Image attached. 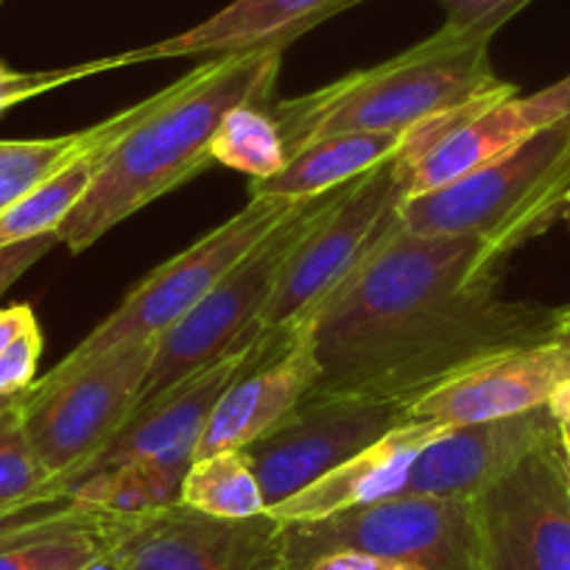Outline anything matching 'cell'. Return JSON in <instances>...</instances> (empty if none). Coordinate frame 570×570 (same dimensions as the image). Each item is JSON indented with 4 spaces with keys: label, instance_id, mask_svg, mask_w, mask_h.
I'll list each match as a JSON object with an SVG mask.
<instances>
[{
    "label": "cell",
    "instance_id": "6da1fadb",
    "mask_svg": "<svg viewBox=\"0 0 570 570\" xmlns=\"http://www.w3.org/2000/svg\"><path fill=\"white\" fill-rule=\"evenodd\" d=\"M279 48L213 57L157 92V104L115 142L107 166L57 229L59 244L85 252L137 210L213 166L210 140L238 104H268Z\"/></svg>",
    "mask_w": 570,
    "mask_h": 570
},
{
    "label": "cell",
    "instance_id": "7a4b0ae2",
    "mask_svg": "<svg viewBox=\"0 0 570 570\" xmlns=\"http://www.w3.org/2000/svg\"><path fill=\"white\" fill-rule=\"evenodd\" d=\"M503 257L470 235H414L397 224L308 316L322 377L409 325L425 311L445 305L481 285H498Z\"/></svg>",
    "mask_w": 570,
    "mask_h": 570
},
{
    "label": "cell",
    "instance_id": "3957f363",
    "mask_svg": "<svg viewBox=\"0 0 570 570\" xmlns=\"http://www.w3.org/2000/svg\"><path fill=\"white\" fill-rule=\"evenodd\" d=\"M484 37L442 26L436 35L372 68L305 96L272 104L288 160L338 131H409L464 107L507 81L492 70Z\"/></svg>",
    "mask_w": 570,
    "mask_h": 570
},
{
    "label": "cell",
    "instance_id": "277c9868",
    "mask_svg": "<svg viewBox=\"0 0 570 570\" xmlns=\"http://www.w3.org/2000/svg\"><path fill=\"white\" fill-rule=\"evenodd\" d=\"M553 314L557 308L501 299L498 285H481L383 336L336 375L320 377L305 397H366L409 411L495 355L553 344Z\"/></svg>",
    "mask_w": 570,
    "mask_h": 570
},
{
    "label": "cell",
    "instance_id": "5b68a950",
    "mask_svg": "<svg viewBox=\"0 0 570 570\" xmlns=\"http://www.w3.org/2000/svg\"><path fill=\"white\" fill-rule=\"evenodd\" d=\"M568 210L570 115H564L470 177L409 196L397 216L400 227L414 235H470L509 257Z\"/></svg>",
    "mask_w": 570,
    "mask_h": 570
},
{
    "label": "cell",
    "instance_id": "8992f818",
    "mask_svg": "<svg viewBox=\"0 0 570 570\" xmlns=\"http://www.w3.org/2000/svg\"><path fill=\"white\" fill-rule=\"evenodd\" d=\"M344 188V185H342ZM342 188L299 199L292 213L263 235L216 285L202 297V303L168 333L157 338L155 361L140 389V397L131 414L142 411L155 400L183 386L202 370L222 361L238 344L261 331V314L274 292L277 274L285 257L292 255L316 218L336 202Z\"/></svg>",
    "mask_w": 570,
    "mask_h": 570
},
{
    "label": "cell",
    "instance_id": "52a82bcc",
    "mask_svg": "<svg viewBox=\"0 0 570 570\" xmlns=\"http://www.w3.org/2000/svg\"><path fill=\"white\" fill-rule=\"evenodd\" d=\"M155 350L157 338H151L85 364H57L20 394L26 436L65 490L129 422Z\"/></svg>",
    "mask_w": 570,
    "mask_h": 570
},
{
    "label": "cell",
    "instance_id": "ba28073f",
    "mask_svg": "<svg viewBox=\"0 0 570 570\" xmlns=\"http://www.w3.org/2000/svg\"><path fill=\"white\" fill-rule=\"evenodd\" d=\"M331 551H366L425 570H487L475 501L400 495L331 518L283 523V562L308 568Z\"/></svg>",
    "mask_w": 570,
    "mask_h": 570
},
{
    "label": "cell",
    "instance_id": "9c48e42d",
    "mask_svg": "<svg viewBox=\"0 0 570 570\" xmlns=\"http://www.w3.org/2000/svg\"><path fill=\"white\" fill-rule=\"evenodd\" d=\"M409 140V137H405ZM405 146V142H403ZM409 199V160L403 149L342 188L331 207L285 257L261 314V331L292 333L331 297V292L397 224Z\"/></svg>",
    "mask_w": 570,
    "mask_h": 570
},
{
    "label": "cell",
    "instance_id": "30bf717a",
    "mask_svg": "<svg viewBox=\"0 0 570 570\" xmlns=\"http://www.w3.org/2000/svg\"><path fill=\"white\" fill-rule=\"evenodd\" d=\"M297 202L274 199V196H252L244 210H238L233 218H227L216 229L202 235L194 246L179 252L177 257L157 266L142 283H137L126 294L124 303L90 336H85V342L73 353L65 355L59 364H85V361L101 358V355H107L115 347L160 338L179 320H185L202 303V297L210 292L213 285L263 235L272 233L292 213Z\"/></svg>",
    "mask_w": 570,
    "mask_h": 570
},
{
    "label": "cell",
    "instance_id": "8fae6325",
    "mask_svg": "<svg viewBox=\"0 0 570 570\" xmlns=\"http://www.w3.org/2000/svg\"><path fill=\"white\" fill-rule=\"evenodd\" d=\"M115 570H277L283 523L263 512L224 520L185 503L140 514H101Z\"/></svg>",
    "mask_w": 570,
    "mask_h": 570
},
{
    "label": "cell",
    "instance_id": "7c38bea8",
    "mask_svg": "<svg viewBox=\"0 0 570 570\" xmlns=\"http://www.w3.org/2000/svg\"><path fill=\"white\" fill-rule=\"evenodd\" d=\"M409 420L400 403L366 397H305L272 431L244 448L268 509L279 507L350 462L355 453Z\"/></svg>",
    "mask_w": 570,
    "mask_h": 570
},
{
    "label": "cell",
    "instance_id": "4fadbf2b",
    "mask_svg": "<svg viewBox=\"0 0 570 570\" xmlns=\"http://www.w3.org/2000/svg\"><path fill=\"white\" fill-rule=\"evenodd\" d=\"M487 570H570V492L559 434L475 498Z\"/></svg>",
    "mask_w": 570,
    "mask_h": 570
},
{
    "label": "cell",
    "instance_id": "5bb4252c",
    "mask_svg": "<svg viewBox=\"0 0 570 570\" xmlns=\"http://www.w3.org/2000/svg\"><path fill=\"white\" fill-rule=\"evenodd\" d=\"M322 366L305 327L263 331L249 364L218 397L194 459L244 451L292 414L320 383Z\"/></svg>",
    "mask_w": 570,
    "mask_h": 570
},
{
    "label": "cell",
    "instance_id": "9a60e30c",
    "mask_svg": "<svg viewBox=\"0 0 570 570\" xmlns=\"http://www.w3.org/2000/svg\"><path fill=\"white\" fill-rule=\"evenodd\" d=\"M518 87L503 85L464 107L425 120L409 131V196L431 194L470 177L534 135Z\"/></svg>",
    "mask_w": 570,
    "mask_h": 570
},
{
    "label": "cell",
    "instance_id": "2e32d148",
    "mask_svg": "<svg viewBox=\"0 0 570 570\" xmlns=\"http://www.w3.org/2000/svg\"><path fill=\"white\" fill-rule=\"evenodd\" d=\"M557 434L559 425L546 405L503 420L448 425L416 453L403 495L475 501Z\"/></svg>",
    "mask_w": 570,
    "mask_h": 570
},
{
    "label": "cell",
    "instance_id": "e0dca14e",
    "mask_svg": "<svg viewBox=\"0 0 570 570\" xmlns=\"http://www.w3.org/2000/svg\"><path fill=\"white\" fill-rule=\"evenodd\" d=\"M261 336L263 331H257L255 336L238 344L222 361L202 370L199 375L185 381L183 386L168 392L166 397L155 400L142 411L131 414L129 422L120 428L118 434L107 442V448L76 479H85V475L101 473V470L129 462H163L190 468L218 397L227 392V386L238 377V372L249 364L257 344H261Z\"/></svg>",
    "mask_w": 570,
    "mask_h": 570
},
{
    "label": "cell",
    "instance_id": "ac0fdd59",
    "mask_svg": "<svg viewBox=\"0 0 570 570\" xmlns=\"http://www.w3.org/2000/svg\"><path fill=\"white\" fill-rule=\"evenodd\" d=\"M570 375V350L562 344L495 355L409 405L411 420L470 425L542 409L559 381Z\"/></svg>",
    "mask_w": 570,
    "mask_h": 570
},
{
    "label": "cell",
    "instance_id": "d6986e66",
    "mask_svg": "<svg viewBox=\"0 0 570 570\" xmlns=\"http://www.w3.org/2000/svg\"><path fill=\"white\" fill-rule=\"evenodd\" d=\"M364 0H233L194 29L115 57L118 68L179 57H233L285 48Z\"/></svg>",
    "mask_w": 570,
    "mask_h": 570
},
{
    "label": "cell",
    "instance_id": "ffe728a7",
    "mask_svg": "<svg viewBox=\"0 0 570 570\" xmlns=\"http://www.w3.org/2000/svg\"><path fill=\"white\" fill-rule=\"evenodd\" d=\"M445 428L442 422L409 416L370 448L355 453L350 462L338 464L303 492L268 509V514L279 523H303V520L331 518L336 512L386 501V498H400L416 453L431 445Z\"/></svg>",
    "mask_w": 570,
    "mask_h": 570
},
{
    "label": "cell",
    "instance_id": "44dd1931",
    "mask_svg": "<svg viewBox=\"0 0 570 570\" xmlns=\"http://www.w3.org/2000/svg\"><path fill=\"white\" fill-rule=\"evenodd\" d=\"M157 104V92L146 101H137L131 107L120 109L112 118L90 126L87 142L70 157L65 166H59L51 177L42 179L37 188H31L23 199L14 202L3 216H0V249L3 246L20 244V240L37 238V235L57 233L65 218L76 210L92 183L98 179L101 168L107 166L115 142L135 129L149 109Z\"/></svg>",
    "mask_w": 570,
    "mask_h": 570
},
{
    "label": "cell",
    "instance_id": "7402d4cb",
    "mask_svg": "<svg viewBox=\"0 0 570 570\" xmlns=\"http://www.w3.org/2000/svg\"><path fill=\"white\" fill-rule=\"evenodd\" d=\"M409 131H338L322 137L294 155L279 174L252 183L249 194L297 202L336 190L397 155Z\"/></svg>",
    "mask_w": 570,
    "mask_h": 570
},
{
    "label": "cell",
    "instance_id": "603a6c76",
    "mask_svg": "<svg viewBox=\"0 0 570 570\" xmlns=\"http://www.w3.org/2000/svg\"><path fill=\"white\" fill-rule=\"evenodd\" d=\"M185 473V464L129 462L76 479L68 495L87 512L140 514L179 503Z\"/></svg>",
    "mask_w": 570,
    "mask_h": 570
},
{
    "label": "cell",
    "instance_id": "cb8c5ba5",
    "mask_svg": "<svg viewBox=\"0 0 570 570\" xmlns=\"http://www.w3.org/2000/svg\"><path fill=\"white\" fill-rule=\"evenodd\" d=\"M210 157L218 166L246 174L252 183L283 171L288 151L268 104H238L229 109L210 140Z\"/></svg>",
    "mask_w": 570,
    "mask_h": 570
},
{
    "label": "cell",
    "instance_id": "d4e9b609",
    "mask_svg": "<svg viewBox=\"0 0 570 570\" xmlns=\"http://www.w3.org/2000/svg\"><path fill=\"white\" fill-rule=\"evenodd\" d=\"M179 503L224 520H246L266 512L263 490L244 451L194 459L185 473Z\"/></svg>",
    "mask_w": 570,
    "mask_h": 570
},
{
    "label": "cell",
    "instance_id": "484cf974",
    "mask_svg": "<svg viewBox=\"0 0 570 570\" xmlns=\"http://www.w3.org/2000/svg\"><path fill=\"white\" fill-rule=\"evenodd\" d=\"M53 498H68V490L37 459L20 420L18 397L7 411H0V512Z\"/></svg>",
    "mask_w": 570,
    "mask_h": 570
},
{
    "label": "cell",
    "instance_id": "4316f807",
    "mask_svg": "<svg viewBox=\"0 0 570 570\" xmlns=\"http://www.w3.org/2000/svg\"><path fill=\"white\" fill-rule=\"evenodd\" d=\"M107 553L101 514L51 534L0 548V570H85Z\"/></svg>",
    "mask_w": 570,
    "mask_h": 570
},
{
    "label": "cell",
    "instance_id": "83f0119b",
    "mask_svg": "<svg viewBox=\"0 0 570 570\" xmlns=\"http://www.w3.org/2000/svg\"><path fill=\"white\" fill-rule=\"evenodd\" d=\"M90 137V129L40 140H0V216L51 177Z\"/></svg>",
    "mask_w": 570,
    "mask_h": 570
},
{
    "label": "cell",
    "instance_id": "f1b7e54d",
    "mask_svg": "<svg viewBox=\"0 0 570 570\" xmlns=\"http://www.w3.org/2000/svg\"><path fill=\"white\" fill-rule=\"evenodd\" d=\"M118 68L115 57L107 59H92V62L70 65V68H53V70H35V73H26V70L9 68L3 59H0V115L9 112L18 104L29 101V98L42 96V92H51L57 87L73 85V81L90 79V76L107 73V70Z\"/></svg>",
    "mask_w": 570,
    "mask_h": 570
},
{
    "label": "cell",
    "instance_id": "f546056e",
    "mask_svg": "<svg viewBox=\"0 0 570 570\" xmlns=\"http://www.w3.org/2000/svg\"><path fill=\"white\" fill-rule=\"evenodd\" d=\"M90 518H96V512L81 509L70 495L31 503L23 509H9V512H0V548L29 540V537L51 534V531L68 529V525L87 523Z\"/></svg>",
    "mask_w": 570,
    "mask_h": 570
},
{
    "label": "cell",
    "instance_id": "4dcf8cb0",
    "mask_svg": "<svg viewBox=\"0 0 570 570\" xmlns=\"http://www.w3.org/2000/svg\"><path fill=\"white\" fill-rule=\"evenodd\" d=\"M445 7V26L464 35L492 40L512 18L534 0H440Z\"/></svg>",
    "mask_w": 570,
    "mask_h": 570
},
{
    "label": "cell",
    "instance_id": "1f68e13d",
    "mask_svg": "<svg viewBox=\"0 0 570 570\" xmlns=\"http://www.w3.org/2000/svg\"><path fill=\"white\" fill-rule=\"evenodd\" d=\"M42 355L40 322L26 327L3 353H0V397L23 394L37 381V364Z\"/></svg>",
    "mask_w": 570,
    "mask_h": 570
},
{
    "label": "cell",
    "instance_id": "d6a6232c",
    "mask_svg": "<svg viewBox=\"0 0 570 570\" xmlns=\"http://www.w3.org/2000/svg\"><path fill=\"white\" fill-rule=\"evenodd\" d=\"M57 244V233H51L20 240V244L12 246H3V249H0V297H3V294H7L35 263H40Z\"/></svg>",
    "mask_w": 570,
    "mask_h": 570
},
{
    "label": "cell",
    "instance_id": "836d02e7",
    "mask_svg": "<svg viewBox=\"0 0 570 570\" xmlns=\"http://www.w3.org/2000/svg\"><path fill=\"white\" fill-rule=\"evenodd\" d=\"M303 570H425V568L403 562V559L381 557V553L331 551V553H325V557L314 559V562Z\"/></svg>",
    "mask_w": 570,
    "mask_h": 570
},
{
    "label": "cell",
    "instance_id": "e575fe53",
    "mask_svg": "<svg viewBox=\"0 0 570 570\" xmlns=\"http://www.w3.org/2000/svg\"><path fill=\"white\" fill-rule=\"evenodd\" d=\"M523 107L534 129H542V126L570 115V73L564 79H559L557 85L523 98Z\"/></svg>",
    "mask_w": 570,
    "mask_h": 570
},
{
    "label": "cell",
    "instance_id": "d590c367",
    "mask_svg": "<svg viewBox=\"0 0 570 570\" xmlns=\"http://www.w3.org/2000/svg\"><path fill=\"white\" fill-rule=\"evenodd\" d=\"M37 316L31 311V305H9V308H0V353L20 336L29 325H35Z\"/></svg>",
    "mask_w": 570,
    "mask_h": 570
},
{
    "label": "cell",
    "instance_id": "8d00e7d4",
    "mask_svg": "<svg viewBox=\"0 0 570 570\" xmlns=\"http://www.w3.org/2000/svg\"><path fill=\"white\" fill-rule=\"evenodd\" d=\"M546 409L557 420V425H570V375L557 383V389L548 397Z\"/></svg>",
    "mask_w": 570,
    "mask_h": 570
},
{
    "label": "cell",
    "instance_id": "74e56055",
    "mask_svg": "<svg viewBox=\"0 0 570 570\" xmlns=\"http://www.w3.org/2000/svg\"><path fill=\"white\" fill-rule=\"evenodd\" d=\"M553 344L570 347V303L557 308V314H553Z\"/></svg>",
    "mask_w": 570,
    "mask_h": 570
},
{
    "label": "cell",
    "instance_id": "f35d334b",
    "mask_svg": "<svg viewBox=\"0 0 570 570\" xmlns=\"http://www.w3.org/2000/svg\"><path fill=\"white\" fill-rule=\"evenodd\" d=\"M559 448H562L564 470H568V479H570V425H559Z\"/></svg>",
    "mask_w": 570,
    "mask_h": 570
},
{
    "label": "cell",
    "instance_id": "ab89813d",
    "mask_svg": "<svg viewBox=\"0 0 570 570\" xmlns=\"http://www.w3.org/2000/svg\"><path fill=\"white\" fill-rule=\"evenodd\" d=\"M85 570H115V564H112V559H109V553H104V557H98L96 562L87 564Z\"/></svg>",
    "mask_w": 570,
    "mask_h": 570
},
{
    "label": "cell",
    "instance_id": "60d3db41",
    "mask_svg": "<svg viewBox=\"0 0 570 570\" xmlns=\"http://www.w3.org/2000/svg\"><path fill=\"white\" fill-rule=\"evenodd\" d=\"M18 397H20V394H14V397H0V411H7L9 405H12Z\"/></svg>",
    "mask_w": 570,
    "mask_h": 570
},
{
    "label": "cell",
    "instance_id": "b9f144b4",
    "mask_svg": "<svg viewBox=\"0 0 570 570\" xmlns=\"http://www.w3.org/2000/svg\"><path fill=\"white\" fill-rule=\"evenodd\" d=\"M277 570H288V568H285V562H283V564H279V568H277Z\"/></svg>",
    "mask_w": 570,
    "mask_h": 570
},
{
    "label": "cell",
    "instance_id": "7bdbcfd3",
    "mask_svg": "<svg viewBox=\"0 0 570 570\" xmlns=\"http://www.w3.org/2000/svg\"><path fill=\"white\" fill-rule=\"evenodd\" d=\"M568 492H570V479H568Z\"/></svg>",
    "mask_w": 570,
    "mask_h": 570
},
{
    "label": "cell",
    "instance_id": "ee69618b",
    "mask_svg": "<svg viewBox=\"0 0 570 570\" xmlns=\"http://www.w3.org/2000/svg\"><path fill=\"white\" fill-rule=\"evenodd\" d=\"M0 3H3V0H0Z\"/></svg>",
    "mask_w": 570,
    "mask_h": 570
},
{
    "label": "cell",
    "instance_id": "f6af8a7d",
    "mask_svg": "<svg viewBox=\"0 0 570 570\" xmlns=\"http://www.w3.org/2000/svg\"><path fill=\"white\" fill-rule=\"evenodd\" d=\"M568 350H570V347H568Z\"/></svg>",
    "mask_w": 570,
    "mask_h": 570
}]
</instances>
